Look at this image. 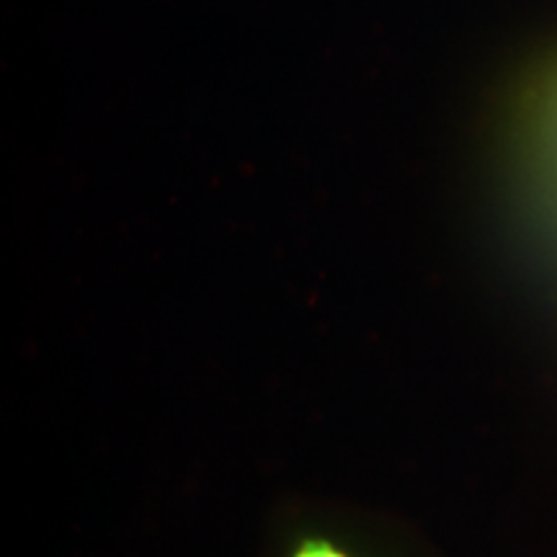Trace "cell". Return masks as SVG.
Masks as SVG:
<instances>
[{"label":"cell","mask_w":557,"mask_h":557,"mask_svg":"<svg viewBox=\"0 0 557 557\" xmlns=\"http://www.w3.org/2000/svg\"><path fill=\"white\" fill-rule=\"evenodd\" d=\"M295 557H346L344 553H338L336 547L329 545V542H320V540H310L299 547V553Z\"/></svg>","instance_id":"7a4b0ae2"},{"label":"cell","mask_w":557,"mask_h":557,"mask_svg":"<svg viewBox=\"0 0 557 557\" xmlns=\"http://www.w3.org/2000/svg\"><path fill=\"white\" fill-rule=\"evenodd\" d=\"M534 145H537L540 165H545L557 181V70L542 83L534 99Z\"/></svg>","instance_id":"6da1fadb"}]
</instances>
